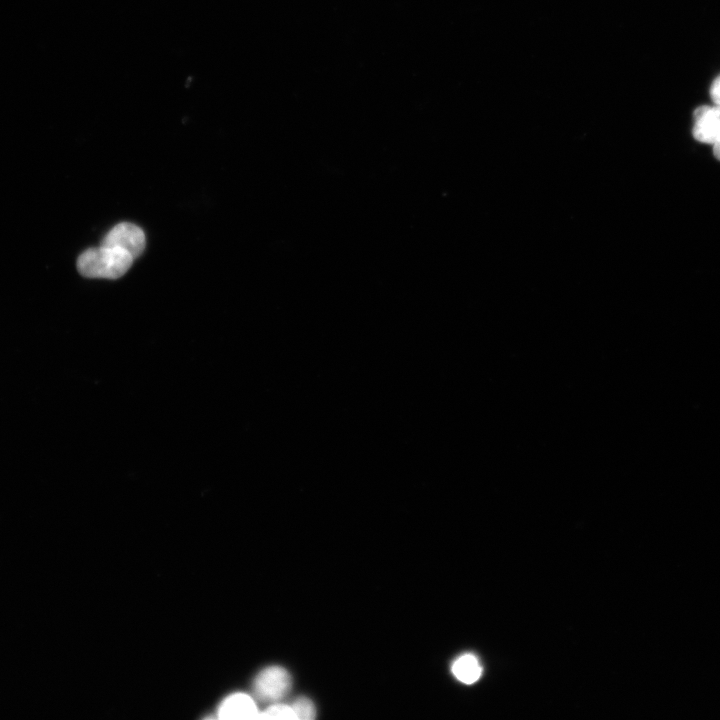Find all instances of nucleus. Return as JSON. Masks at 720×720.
Masks as SVG:
<instances>
[{
  "instance_id": "3",
  "label": "nucleus",
  "mask_w": 720,
  "mask_h": 720,
  "mask_svg": "<svg viewBox=\"0 0 720 720\" xmlns=\"http://www.w3.org/2000/svg\"><path fill=\"white\" fill-rule=\"evenodd\" d=\"M101 245L124 250L135 259L145 248V235L138 226L124 222L114 226L104 236Z\"/></svg>"
},
{
  "instance_id": "9",
  "label": "nucleus",
  "mask_w": 720,
  "mask_h": 720,
  "mask_svg": "<svg viewBox=\"0 0 720 720\" xmlns=\"http://www.w3.org/2000/svg\"><path fill=\"white\" fill-rule=\"evenodd\" d=\"M710 97L714 104L720 106V75L715 78L710 87Z\"/></svg>"
},
{
  "instance_id": "7",
  "label": "nucleus",
  "mask_w": 720,
  "mask_h": 720,
  "mask_svg": "<svg viewBox=\"0 0 720 720\" xmlns=\"http://www.w3.org/2000/svg\"><path fill=\"white\" fill-rule=\"evenodd\" d=\"M291 707L298 720H312L316 717V707L308 697H298L293 701Z\"/></svg>"
},
{
  "instance_id": "1",
  "label": "nucleus",
  "mask_w": 720,
  "mask_h": 720,
  "mask_svg": "<svg viewBox=\"0 0 720 720\" xmlns=\"http://www.w3.org/2000/svg\"><path fill=\"white\" fill-rule=\"evenodd\" d=\"M132 262L133 257L126 251L101 245L84 251L77 260V268L84 277L117 279Z\"/></svg>"
},
{
  "instance_id": "8",
  "label": "nucleus",
  "mask_w": 720,
  "mask_h": 720,
  "mask_svg": "<svg viewBox=\"0 0 720 720\" xmlns=\"http://www.w3.org/2000/svg\"><path fill=\"white\" fill-rule=\"evenodd\" d=\"M296 719V715L291 705L275 703L265 710L260 711L258 719Z\"/></svg>"
},
{
  "instance_id": "2",
  "label": "nucleus",
  "mask_w": 720,
  "mask_h": 720,
  "mask_svg": "<svg viewBox=\"0 0 720 720\" xmlns=\"http://www.w3.org/2000/svg\"><path fill=\"white\" fill-rule=\"evenodd\" d=\"M290 673L278 665L263 668L253 680L255 695L262 701L275 702L282 699L291 689Z\"/></svg>"
},
{
  "instance_id": "10",
  "label": "nucleus",
  "mask_w": 720,
  "mask_h": 720,
  "mask_svg": "<svg viewBox=\"0 0 720 720\" xmlns=\"http://www.w3.org/2000/svg\"><path fill=\"white\" fill-rule=\"evenodd\" d=\"M713 154L717 160L720 161V140H718L713 145Z\"/></svg>"
},
{
  "instance_id": "6",
  "label": "nucleus",
  "mask_w": 720,
  "mask_h": 720,
  "mask_svg": "<svg viewBox=\"0 0 720 720\" xmlns=\"http://www.w3.org/2000/svg\"><path fill=\"white\" fill-rule=\"evenodd\" d=\"M451 671L460 682L472 684L480 678L482 667L474 655L463 654L453 662Z\"/></svg>"
},
{
  "instance_id": "4",
  "label": "nucleus",
  "mask_w": 720,
  "mask_h": 720,
  "mask_svg": "<svg viewBox=\"0 0 720 720\" xmlns=\"http://www.w3.org/2000/svg\"><path fill=\"white\" fill-rule=\"evenodd\" d=\"M692 135L701 143L713 145L720 140V106H699L693 113Z\"/></svg>"
},
{
  "instance_id": "5",
  "label": "nucleus",
  "mask_w": 720,
  "mask_h": 720,
  "mask_svg": "<svg viewBox=\"0 0 720 720\" xmlns=\"http://www.w3.org/2000/svg\"><path fill=\"white\" fill-rule=\"evenodd\" d=\"M259 710L255 700L244 692L225 697L217 708L220 719H258Z\"/></svg>"
}]
</instances>
